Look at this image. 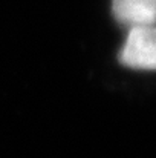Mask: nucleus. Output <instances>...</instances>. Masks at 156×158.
<instances>
[{"label":"nucleus","mask_w":156,"mask_h":158,"mask_svg":"<svg viewBox=\"0 0 156 158\" xmlns=\"http://www.w3.org/2000/svg\"><path fill=\"white\" fill-rule=\"evenodd\" d=\"M119 61L132 69L156 71V26L132 28L119 52Z\"/></svg>","instance_id":"1"},{"label":"nucleus","mask_w":156,"mask_h":158,"mask_svg":"<svg viewBox=\"0 0 156 158\" xmlns=\"http://www.w3.org/2000/svg\"><path fill=\"white\" fill-rule=\"evenodd\" d=\"M112 9L115 19L130 29L156 23V0H113Z\"/></svg>","instance_id":"2"}]
</instances>
